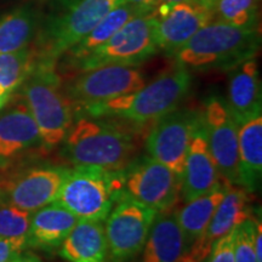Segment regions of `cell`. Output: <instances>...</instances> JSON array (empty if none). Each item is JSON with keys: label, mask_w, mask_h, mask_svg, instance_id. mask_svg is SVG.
I'll return each instance as SVG.
<instances>
[{"label": "cell", "mask_w": 262, "mask_h": 262, "mask_svg": "<svg viewBox=\"0 0 262 262\" xmlns=\"http://www.w3.org/2000/svg\"><path fill=\"white\" fill-rule=\"evenodd\" d=\"M201 124L202 112L188 108L175 110L160 118L146 140V149L150 158L182 178L189 143Z\"/></svg>", "instance_id": "obj_10"}, {"label": "cell", "mask_w": 262, "mask_h": 262, "mask_svg": "<svg viewBox=\"0 0 262 262\" xmlns=\"http://www.w3.org/2000/svg\"><path fill=\"white\" fill-rule=\"evenodd\" d=\"M120 4L123 0H64L60 9L41 19L34 47L38 60L56 64L58 58Z\"/></svg>", "instance_id": "obj_4"}, {"label": "cell", "mask_w": 262, "mask_h": 262, "mask_svg": "<svg viewBox=\"0 0 262 262\" xmlns=\"http://www.w3.org/2000/svg\"><path fill=\"white\" fill-rule=\"evenodd\" d=\"M38 57L34 48L0 54V88L9 93L19 89L34 70Z\"/></svg>", "instance_id": "obj_27"}, {"label": "cell", "mask_w": 262, "mask_h": 262, "mask_svg": "<svg viewBox=\"0 0 262 262\" xmlns=\"http://www.w3.org/2000/svg\"><path fill=\"white\" fill-rule=\"evenodd\" d=\"M117 199L104 220L108 256L111 262H131L142 250L158 212L126 194Z\"/></svg>", "instance_id": "obj_8"}, {"label": "cell", "mask_w": 262, "mask_h": 262, "mask_svg": "<svg viewBox=\"0 0 262 262\" xmlns=\"http://www.w3.org/2000/svg\"><path fill=\"white\" fill-rule=\"evenodd\" d=\"M119 173L93 166L68 170L55 202L79 220L104 221L122 187Z\"/></svg>", "instance_id": "obj_6"}, {"label": "cell", "mask_w": 262, "mask_h": 262, "mask_svg": "<svg viewBox=\"0 0 262 262\" xmlns=\"http://www.w3.org/2000/svg\"><path fill=\"white\" fill-rule=\"evenodd\" d=\"M125 194L157 212L171 210L181 194V178L153 158L145 159L124 180Z\"/></svg>", "instance_id": "obj_12"}, {"label": "cell", "mask_w": 262, "mask_h": 262, "mask_svg": "<svg viewBox=\"0 0 262 262\" xmlns=\"http://www.w3.org/2000/svg\"><path fill=\"white\" fill-rule=\"evenodd\" d=\"M27 248V239L0 238V262H8Z\"/></svg>", "instance_id": "obj_31"}, {"label": "cell", "mask_w": 262, "mask_h": 262, "mask_svg": "<svg viewBox=\"0 0 262 262\" xmlns=\"http://www.w3.org/2000/svg\"><path fill=\"white\" fill-rule=\"evenodd\" d=\"M234 231L216 241L203 262H234Z\"/></svg>", "instance_id": "obj_30"}, {"label": "cell", "mask_w": 262, "mask_h": 262, "mask_svg": "<svg viewBox=\"0 0 262 262\" xmlns=\"http://www.w3.org/2000/svg\"><path fill=\"white\" fill-rule=\"evenodd\" d=\"M41 145L37 123L24 100L10 104L0 114V168Z\"/></svg>", "instance_id": "obj_16"}, {"label": "cell", "mask_w": 262, "mask_h": 262, "mask_svg": "<svg viewBox=\"0 0 262 262\" xmlns=\"http://www.w3.org/2000/svg\"><path fill=\"white\" fill-rule=\"evenodd\" d=\"M199 3H202L203 5H205L206 8H208L209 4H210V3H211V0H199Z\"/></svg>", "instance_id": "obj_37"}, {"label": "cell", "mask_w": 262, "mask_h": 262, "mask_svg": "<svg viewBox=\"0 0 262 262\" xmlns=\"http://www.w3.org/2000/svg\"><path fill=\"white\" fill-rule=\"evenodd\" d=\"M149 12L148 10L140 8V6L123 3L111 12H108L86 37H84L78 44L71 48L62 57L66 58V62L71 67L75 62L88 56L95 49L101 47L108 39L112 38L130 19L135 18L137 16L149 14Z\"/></svg>", "instance_id": "obj_24"}, {"label": "cell", "mask_w": 262, "mask_h": 262, "mask_svg": "<svg viewBox=\"0 0 262 262\" xmlns=\"http://www.w3.org/2000/svg\"><path fill=\"white\" fill-rule=\"evenodd\" d=\"M11 93H9V91L0 88V111H2L3 108L6 106V103L9 102L10 98H11Z\"/></svg>", "instance_id": "obj_36"}, {"label": "cell", "mask_w": 262, "mask_h": 262, "mask_svg": "<svg viewBox=\"0 0 262 262\" xmlns=\"http://www.w3.org/2000/svg\"><path fill=\"white\" fill-rule=\"evenodd\" d=\"M229 186L231 185L224 180L210 192L187 202L181 210H176L183 237L182 256L205 234L206 228Z\"/></svg>", "instance_id": "obj_21"}, {"label": "cell", "mask_w": 262, "mask_h": 262, "mask_svg": "<svg viewBox=\"0 0 262 262\" xmlns=\"http://www.w3.org/2000/svg\"><path fill=\"white\" fill-rule=\"evenodd\" d=\"M224 179L221 178L212 158L203 124L198 127L189 143L181 178V195L187 203L215 188Z\"/></svg>", "instance_id": "obj_17"}, {"label": "cell", "mask_w": 262, "mask_h": 262, "mask_svg": "<svg viewBox=\"0 0 262 262\" xmlns=\"http://www.w3.org/2000/svg\"><path fill=\"white\" fill-rule=\"evenodd\" d=\"M40 14L34 6L22 5L0 16V54L31 47L40 27Z\"/></svg>", "instance_id": "obj_25"}, {"label": "cell", "mask_w": 262, "mask_h": 262, "mask_svg": "<svg viewBox=\"0 0 262 262\" xmlns=\"http://www.w3.org/2000/svg\"><path fill=\"white\" fill-rule=\"evenodd\" d=\"M248 219H250L248 191L241 186L233 187L231 185L216 209L205 234L183 255L180 262H203L216 241L233 232Z\"/></svg>", "instance_id": "obj_15"}, {"label": "cell", "mask_w": 262, "mask_h": 262, "mask_svg": "<svg viewBox=\"0 0 262 262\" xmlns=\"http://www.w3.org/2000/svg\"><path fill=\"white\" fill-rule=\"evenodd\" d=\"M19 89L22 100L37 123L41 146L55 148L63 142L73 125V103L64 93L55 63L38 60Z\"/></svg>", "instance_id": "obj_3"}, {"label": "cell", "mask_w": 262, "mask_h": 262, "mask_svg": "<svg viewBox=\"0 0 262 262\" xmlns=\"http://www.w3.org/2000/svg\"><path fill=\"white\" fill-rule=\"evenodd\" d=\"M191 86V72L175 63L135 93L89 104L81 110L94 118L119 117L137 124L152 123L178 110Z\"/></svg>", "instance_id": "obj_1"}, {"label": "cell", "mask_w": 262, "mask_h": 262, "mask_svg": "<svg viewBox=\"0 0 262 262\" xmlns=\"http://www.w3.org/2000/svg\"><path fill=\"white\" fill-rule=\"evenodd\" d=\"M238 155L239 186L256 191L262 175V116L238 125Z\"/></svg>", "instance_id": "obj_23"}, {"label": "cell", "mask_w": 262, "mask_h": 262, "mask_svg": "<svg viewBox=\"0 0 262 262\" xmlns=\"http://www.w3.org/2000/svg\"><path fill=\"white\" fill-rule=\"evenodd\" d=\"M226 104L238 125L251 118L261 116V79L255 58L244 61L231 70Z\"/></svg>", "instance_id": "obj_18"}, {"label": "cell", "mask_w": 262, "mask_h": 262, "mask_svg": "<svg viewBox=\"0 0 262 262\" xmlns=\"http://www.w3.org/2000/svg\"><path fill=\"white\" fill-rule=\"evenodd\" d=\"M32 212L22 210L0 198V238L27 239Z\"/></svg>", "instance_id": "obj_28"}, {"label": "cell", "mask_w": 262, "mask_h": 262, "mask_svg": "<svg viewBox=\"0 0 262 262\" xmlns=\"http://www.w3.org/2000/svg\"><path fill=\"white\" fill-rule=\"evenodd\" d=\"M140 254L141 256L137 262L181 261L183 237L178 222L176 210L171 209L157 214Z\"/></svg>", "instance_id": "obj_20"}, {"label": "cell", "mask_w": 262, "mask_h": 262, "mask_svg": "<svg viewBox=\"0 0 262 262\" xmlns=\"http://www.w3.org/2000/svg\"><path fill=\"white\" fill-rule=\"evenodd\" d=\"M156 18L158 50L173 56L199 29L210 24L211 14L202 3L185 0L172 5L165 14Z\"/></svg>", "instance_id": "obj_14"}, {"label": "cell", "mask_w": 262, "mask_h": 262, "mask_svg": "<svg viewBox=\"0 0 262 262\" xmlns=\"http://www.w3.org/2000/svg\"><path fill=\"white\" fill-rule=\"evenodd\" d=\"M79 219L67 209L52 202L32 212L27 233V247L52 250L62 244Z\"/></svg>", "instance_id": "obj_19"}, {"label": "cell", "mask_w": 262, "mask_h": 262, "mask_svg": "<svg viewBox=\"0 0 262 262\" xmlns=\"http://www.w3.org/2000/svg\"><path fill=\"white\" fill-rule=\"evenodd\" d=\"M256 227H255V235H254V247L255 253H256L257 262H262V225L261 220L256 221Z\"/></svg>", "instance_id": "obj_32"}, {"label": "cell", "mask_w": 262, "mask_h": 262, "mask_svg": "<svg viewBox=\"0 0 262 262\" xmlns=\"http://www.w3.org/2000/svg\"><path fill=\"white\" fill-rule=\"evenodd\" d=\"M146 84L135 66L108 64L81 71L68 81L64 93L80 108L135 93Z\"/></svg>", "instance_id": "obj_9"}, {"label": "cell", "mask_w": 262, "mask_h": 262, "mask_svg": "<svg viewBox=\"0 0 262 262\" xmlns=\"http://www.w3.org/2000/svg\"><path fill=\"white\" fill-rule=\"evenodd\" d=\"M156 22L152 12L130 19L112 38L72 64L71 68L81 72L108 64L137 67L158 52Z\"/></svg>", "instance_id": "obj_7"}, {"label": "cell", "mask_w": 262, "mask_h": 262, "mask_svg": "<svg viewBox=\"0 0 262 262\" xmlns=\"http://www.w3.org/2000/svg\"><path fill=\"white\" fill-rule=\"evenodd\" d=\"M68 169L39 166L17 173L5 181L0 180V198L22 210L34 212L55 202Z\"/></svg>", "instance_id": "obj_13"}, {"label": "cell", "mask_w": 262, "mask_h": 262, "mask_svg": "<svg viewBox=\"0 0 262 262\" xmlns=\"http://www.w3.org/2000/svg\"><path fill=\"white\" fill-rule=\"evenodd\" d=\"M58 248L68 262L110 261L103 221L79 220Z\"/></svg>", "instance_id": "obj_22"}, {"label": "cell", "mask_w": 262, "mask_h": 262, "mask_svg": "<svg viewBox=\"0 0 262 262\" xmlns=\"http://www.w3.org/2000/svg\"><path fill=\"white\" fill-rule=\"evenodd\" d=\"M185 2V0H156V6L153 10V14L156 16H162L165 14L172 5L179 4V3Z\"/></svg>", "instance_id": "obj_33"}, {"label": "cell", "mask_w": 262, "mask_h": 262, "mask_svg": "<svg viewBox=\"0 0 262 262\" xmlns=\"http://www.w3.org/2000/svg\"><path fill=\"white\" fill-rule=\"evenodd\" d=\"M261 45L258 28H238L211 21L199 29L173 55L178 64L187 70H233L255 58Z\"/></svg>", "instance_id": "obj_2"}, {"label": "cell", "mask_w": 262, "mask_h": 262, "mask_svg": "<svg viewBox=\"0 0 262 262\" xmlns=\"http://www.w3.org/2000/svg\"><path fill=\"white\" fill-rule=\"evenodd\" d=\"M8 262H40V260L37 256L32 254H18L17 256L12 257L11 260Z\"/></svg>", "instance_id": "obj_35"}, {"label": "cell", "mask_w": 262, "mask_h": 262, "mask_svg": "<svg viewBox=\"0 0 262 262\" xmlns=\"http://www.w3.org/2000/svg\"><path fill=\"white\" fill-rule=\"evenodd\" d=\"M202 124L221 178L229 185L239 186L238 124L225 101L219 97L210 98L202 112Z\"/></svg>", "instance_id": "obj_11"}, {"label": "cell", "mask_w": 262, "mask_h": 262, "mask_svg": "<svg viewBox=\"0 0 262 262\" xmlns=\"http://www.w3.org/2000/svg\"><path fill=\"white\" fill-rule=\"evenodd\" d=\"M260 0H211V21L238 28H258Z\"/></svg>", "instance_id": "obj_26"}, {"label": "cell", "mask_w": 262, "mask_h": 262, "mask_svg": "<svg viewBox=\"0 0 262 262\" xmlns=\"http://www.w3.org/2000/svg\"><path fill=\"white\" fill-rule=\"evenodd\" d=\"M256 222L248 219L234 229V262H257L254 247Z\"/></svg>", "instance_id": "obj_29"}, {"label": "cell", "mask_w": 262, "mask_h": 262, "mask_svg": "<svg viewBox=\"0 0 262 262\" xmlns=\"http://www.w3.org/2000/svg\"><path fill=\"white\" fill-rule=\"evenodd\" d=\"M123 3L140 6V8L148 10L150 12L155 10V6H156V0H123Z\"/></svg>", "instance_id": "obj_34"}, {"label": "cell", "mask_w": 262, "mask_h": 262, "mask_svg": "<svg viewBox=\"0 0 262 262\" xmlns=\"http://www.w3.org/2000/svg\"><path fill=\"white\" fill-rule=\"evenodd\" d=\"M193 2H199V0H193Z\"/></svg>", "instance_id": "obj_38"}, {"label": "cell", "mask_w": 262, "mask_h": 262, "mask_svg": "<svg viewBox=\"0 0 262 262\" xmlns=\"http://www.w3.org/2000/svg\"><path fill=\"white\" fill-rule=\"evenodd\" d=\"M66 153L74 166H93L119 172L136 152V143L126 131L96 118H80L66 136Z\"/></svg>", "instance_id": "obj_5"}]
</instances>
